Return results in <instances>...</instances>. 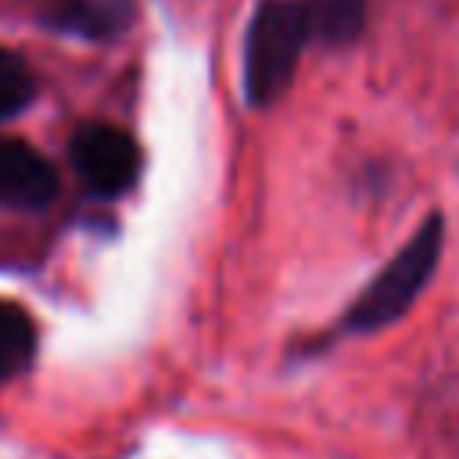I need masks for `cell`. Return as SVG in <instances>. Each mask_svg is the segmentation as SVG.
Returning a JSON list of instances; mask_svg holds the SVG:
<instances>
[{"label":"cell","mask_w":459,"mask_h":459,"mask_svg":"<svg viewBox=\"0 0 459 459\" xmlns=\"http://www.w3.org/2000/svg\"><path fill=\"white\" fill-rule=\"evenodd\" d=\"M441 247H445V215L430 212L409 233V240L377 269V276L351 298V305L341 316V330L377 333V330L398 323L416 305L423 287L430 283V276L441 262Z\"/></svg>","instance_id":"1"},{"label":"cell","mask_w":459,"mask_h":459,"mask_svg":"<svg viewBox=\"0 0 459 459\" xmlns=\"http://www.w3.org/2000/svg\"><path fill=\"white\" fill-rule=\"evenodd\" d=\"M308 43L301 0H262L244 32V97L251 108H269L294 82L298 57Z\"/></svg>","instance_id":"2"},{"label":"cell","mask_w":459,"mask_h":459,"mask_svg":"<svg viewBox=\"0 0 459 459\" xmlns=\"http://www.w3.org/2000/svg\"><path fill=\"white\" fill-rule=\"evenodd\" d=\"M68 158L75 176L82 179V186L100 197V201H115L122 194L133 190V183L140 179V143L133 140V133L111 126V122H86L75 129V136L68 140Z\"/></svg>","instance_id":"3"},{"label":"cell","mask_w":459,"mask_h":459,"mask_svg":"<svg viewBox=\"0 0 459 459\" xmlns=\"http://www.w3.org/2000/svg\"><path fill=\"white\" fill-rule=\"evenodd\" d=\"M61 190L57 169L25 140L0 136V204L18 212H43Z\"/></svg>","instance_id":"4"},{"label":"cell","mask_w":459,"mask_h":459,"mask_svg":"<svg viewBox=\"0 0 459 459\" xmlns=\"http://www.w3.org/2000/svg\"><path fill=\"white\" fill-rule=\"evenodd\" d=\"M39 18L65 36L108 43L129 32L136 22V0H50Z\"/></svg>","instance_id":"5"},{"label":"cell","mask_w":459,"mask_h":459,"mask_svg":"<svg viewBox=\"0 0 459 459\" xmlns=\"http://www.w3.org/2000/svg\"><path fill=\"white\" fill-rule=\"evenodd\" d=\"M308 39L323 47H348L366 29V0H301Z\"/></svg>","instance_id":"6"},{"label":"cell","mask_w":459,"mask_h":459,"mask_svg":"<svg viewBox=\"0 0 459 459\" xmlns=\"http://www.w3.org/2000/svg\"><path fill=\"white\" fill-rule=\"evenodd\" d=\"M36 355V323L18 301L0 298V380L29 369Z\"/></svg>","instance_id":"7"},{"label":"cell","mask_w":459,"mask_h":459,"mask_svg":"<svg viewBox=\"0 0 459 459\" xmlns=\"http://www.w3.org/2000/svg\"><path fill=\"white\" fill-rule=\"evenodd\" d=\"M36 97V75L32 68L14 54L0 47V122L22 115Z\"/></svg>","instance_id":"8"}]
</instances>
